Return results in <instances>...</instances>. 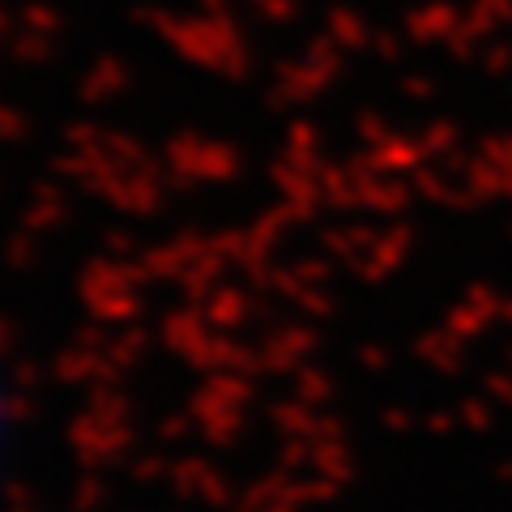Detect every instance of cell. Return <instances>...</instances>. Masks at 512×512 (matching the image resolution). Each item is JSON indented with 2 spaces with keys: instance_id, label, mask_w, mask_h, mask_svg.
<instances>
[{
  "instance_id": "1",
  "label": "cell",
  "mask_w": 512,
  "mask_h": 512,
  "mask_svg": "<svg viewBox=\"0 0 512 512\" xmlns=\"http://www.w3.org/2000/svg\"><path fill=\"white\" fill-rule=\"evenodd\" d=\"M5 427H9V406H5V389H0V448H5Z\"/></svg>"
}]
</instances>
